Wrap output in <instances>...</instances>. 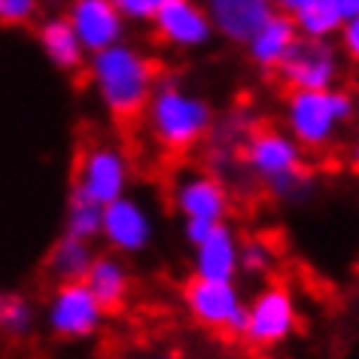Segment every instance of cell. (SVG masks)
<instances>
[{"label": "cell", "mask_w": 359, "mask_h": 359, "mask_svg": "<svg viewBox=\"0 0 359 359\" xmlns=\"http://www.w3.org/2000/svg\"><path fill=\"white\" fill-rule=\"evenodd\" d=\"M95 259H97V253H95L92 241L74 238L65 231V235L52 244L49 256H46V274L55 277L58 283H79V280H86Z\"/></svg>", "instance_id": "d6986e66"}, {"label": "cell", "mask_w": 359, "mask_h": 359, "mask_svg": "<svg viewBox=\"0 0 359 359\" xmlns=\"http://www.w3.org/2000/svg\"><path fill=\"white\" fill-rule=\"evenodd\" d=\"M116 6L122 10V15L128 22H149L158 15V10L168 4V0H113Z\"/></svg>", "instance_id": "cb8c5ba5"}, {"label": "cell", "mask_w": 359, "mask_h": 359, "mask_svg": "<svg viewBox=\"0 0 359 359\" xmlns=\"http://www.w3.org/2000/svg\"><path fill=\"white\" fill-rule=\"evenodd\" d=\"M107 308L97 302V295L88 290L86 280L79 283H58L52 292L49 308H46V323L58 338L67 341H83L97 335L104 323Z\"/></svg>", "instance_id": "ba28073f"}, {"label": "cell", "mask_w": 359, "mask_h": 359, "mask_svg": "<svg viewBox=\"0 0 359 359\" xmlns=\"http://www.w3.org/2000/svg\"><path fill=\"white\" fill-rule=\"evenodd\" d=\"M37 15V0H0L4 25H28Z\"/></svg>", "instance_id": "d4e9b609"}, {"label": "cell", "mask_w": 359, "mask_h": 359, "mask_svg": "<svg viewBox=\"0 0 359 359\" xmlns=\"http://www.w3.org/2000/svg\"><path fill=\"white\" fill-rule=\"evenodd\" d=\"M341 49L332 40H308L302 37L277 67V74L290 88H308V92H329L338 88V79L344 74L341 67Z\"/></svg>", "instance_id": "8992f818"}, {"label": "cell", "mask_w": 359, "mask_h": 359, "mask_svg": "<svg viewBox=\"0 0 359 359\" xmlns=\"http://www.w3.org/2000/svg\"><path fill=\"white\" fill-rule=\"evenodd\" d=\"M88 290L97 295V302L104 304L107 311H122L125 302H128L131 292V274L125 262L116 253H104L95 259V265L88 268L86 274Z\"/></svg>", "instance_id": "ac0fdd59"}, {"label": "cell", "mask_w": 359, "mask_h": 359, "mask_svg": "<svg viewBox=\"0 0 359 359\" xmlns=\"http://www.w3.org/2000/svg\"><path fill=\"white\" fill-rule=\"evenodd\" d=\"M152 359H183L180 353H158V356H152Z\"/></svg>", "instance_id": "f546056e"}, {"label": "cell", "mask_w": 359, "mask_h": 359, "mask_svg": "<svg viewBox=\"0 0 359 359\" xmlns=\"http://www.w3.org/2000/svg\"><path fill=\"white\" fill-rule=\"evenodd\" d=\"M338 49L350 65L359 67V15L344 22V28H341V34H338Z\"/></svg>", "instance_id": "484cf974"}, {"label": "cell", "mask_w": 359, "mask_h": 359, "mask_svg": "<svg viewBox=\"0 0 359 359\" xmlns=\"http://www.w3.org/2000/svg\"><path fill=\"white\" fill-rule=\"evenodd\" d=\"M183 304L198 326L222 332V335L229 332L231 320L247 308L241 302L235 280H204V277H192L183 286Z\"/></svg>", "instance_id": "8fae6325"}, {"label": "cell", "mask_w": 359, "mask_h": 359, "mask_svg": "<svg viewBox=\"0 0 359 359\" xmlns=\"http://www.w3.org/2000/svg\"><path fill=\"white\" fill-rule=\"evenodd\" d=\"M238 271H241V241L226 222H219L210 231V238L195 247V277L235 280Z\"/></svg>", "instance_id": "2e32d148"}, {"label": "cell", "mask_w": 359, "mask_h": 359, "mask_svg": "<svg viewBox=\"0 0 359 359\" xmlns=\"http://www.w3.org/2000/svg\"><path fill=\"white\" fill-rule=\"evenodd\" d=\"M217 226H219V222H210V219H183V238H186V244H192V247L204 244Z\"/></svg>", "instance_id": "4316f807"}, {"label": "cell", "mask_w": 359, "mask_h": 359, "mask_svg": "<svg viewBox=\"0 0 359 359\" xmlns=\"http://www.w3.org/2000/svg\"><path fill=\"white\" fill-rule=\"evenodd\" d=\"M277 265V250L268 238H244L241 241V271L247 277H265Z\"/></svg>", "instance_id": "603a6c76"}, {"label": "cell", "mask_w": 359, "mask_h": 359, "mask_svg": "<svg viewBox=\"0 0 359 359\" xmlns=\"http://www.w3.org/2000/svg\"><path fill=\"white\" fill-rule=\"evenodd\" d=\"M247 170L280 201H304L311 174L304 170V147L286 128H256L241 149Z\"/></svg>", "instance_id": "7a4b0ae2"}, {"label": "cell", "mask_w": 359, "mask_h": 359, "mask_svg": "<svg viewBox=\"0 0 359 359\" xmlns=\"http://www.w3.org/2000/svg\"><path fill=\"white\" fill-rule=\"evenodd\" d=\"M131 183V161L119 147H110V143H97V147H88L83 152L76 165V183L74 189H79L83 195H88L97 204H113L125 198Z\"/></svg>", "instance_id": "52a82bcc"}, {"label": "cell", "mask_w": 359, "mask_h": 359, "mask_svg": "<svg viewBox=\"0 0 359 359\" xmlns=\"http://www.w3.org/2000/svg\"><path fill=\"white\" fill-rule=\"evenodd\" d=\"M213 107L192 88L161 83L147 107V128L152 140L168 152H189L213 131Z\"/></svg>", "instance_id": "3957f363"}, {"label": "cell", "mask_w": 359, "mask_h": 359, "mask_svg": "<svg viewBox=\"0 0 359 359\" xmlns=\"http://www.w3.org/2000/svg\"><path fill=\"white\" fill-rule=\"evenodd\" d=\"M353 95L344 88H329V92L290 88L283 101V128L304 149H326L338 137L341 125L353 119Z\"/></svg>", "instance_id": "277c9868"}, {"label": "cell", "mask_w": 359, "mask_h": 359, "mask_svg": "<svg viewBox=\"0 0 359 359\" xmlns=\"http://www.w3.org/2000/svg\"><path fill=\"white\" fill-rule=\"evenodd\" d=\"M344 15L332 0H311L302 13H295V25L299 34L308 40H332L344 28Z\"/></svg>", "instance_id": "44dd1931"}, {"label": "cell", "mask_w": 359, "mask_h": 359, "mask_svg": "<svg viewBox=\"0 0 359 359\" xmlns=\"http://www.w3.org/2000/svg\"><path fill=\"white\" fill-rule=\"evenodd\" d=\"M37 43L49 65L65 70V74H74L88 61V49L83 46V40H79L67 15H52V19L43 22L37 31Z\"/></svg>", "instance_id": "e0dca14e"}, {"label": "cell", "mask_w": 359, "mask_h": 359, "mask_svg": "<svg viewBox=\"0 0 359 359\" xmlns=\"http://www.w3.org/2000/svg\"><path fill=\"white\" fill-rule=\"evenodd\" d=\"M311 0H274V6H277V13H286V15H295V13H302L304 6H308Z\"/></svg>", "instance_id": "83f0119b"}, {"label": "cell", "mask_w": 359, "mask_h": 359, "mask_svg": "<svg viewBox=\"0 0 359 359\" xmlns=\"http://www.w3.org/2000/svg\"><path fill=\"white\" fill-rule=\"evenodd\" d=\"M67 19L76 28L88 55L122 43L125 25H128V19L113 0H70Z\"/></svg>", "instance_id": "4fadbf2b"}, {"label": "cell", "mask_w": 359, "mask_h": 359, "mask_svg": "<svg viewBox=\"0 0 359 359\" xmlns=\"http://www.w3.org/2000/svg\"><path fill=\"white\" fill-rule=\"evenodd\" d=\"M0 326L10 338H25L37 326V311L22 292H4V299H0Z\"/></svg>", "instance_id": "7402d4cb"}, {"label": "cell", "mask_w": 359, "mask_h": 359, "mask_svg": "<svg viewBox=\"0 0 359 359\" xmlns=\"http://www.w3.org/2000/svg\"><path fill=\"white\" fill-rule=\"evenodd\" d=\"M250 308V326L244 341L256 350L280 347L283 341L292 338L299 326V304L286 283H268L265 290L256 292V299L247 304Z\"/></svg>", "instance_id": "5b68a950"}, {"label": "cell", "mask_w": 359, "mask_h": 359, "mask_svg": "<svg viewBox=\"0 0 359 359\" xmlns=\"http://www.w3.org/2000/svg\"><path fill=\"white\" fill-rule=\"evenodd\" d=\"M299 40H302V34H299V25H295V15L274 13L271 19L250 37V43L244 49H247V55L256 67L277 70Z\"/></svg>", "instance_id": "9a60e30c"}, {"label": "cell", "mask_w": 359, "mask_h": 359, "mask_svg": "<svg viewBox=\"0 0 359 359\" xmlns=\"http://www.w3.org/2000/svg\"><path fill=\"white\" fill-rule=\"evenodd\" d=\"M170 201H174V210L183 219L222 222L231 208L226 183H222L219 174H213V170H183V174L174 180Z\"/></svg>", "instance_id": "9c48e42d"}, {"label": "cell", "mask_w": 359, "mask_h": 359, "mask_svg": "<svg viewBox=\"0 0 359 359\" xmlns=\"http://www.w3.org/2000/svg\"><path fill=\"white\" fill-rule=\"evenodd\" d=\"M219 37L247 46L250 37L277 13L274 0H204Z\"/></svg>", "instance_id": "5bb4252c"}, {"label": "cell", "mask_w": 359, "mask_h": 359, "mask_svg": "<svg viewBox=\"0 0 359 359\" xmlns=\"http://www.w3.org/2000/svg\"><path fill=\"white\" fill-rule=\"evenodd\" d=\"M65 231L83 241H95L104 231V204L92 201L79 189H70L67 195V213H65Z\"/></svg>", "instance_id": "ffe728a7"}, {"label": "cell", "mask_w": 359, "mask_h": 359, "mask_svg": "<svg viewBox=\"0 0 359 359\" xmlns=\"http://www.w3.org/2000/svg\"><path fill=\"white\" fill-rule=\"evenodd\" d=\"M152 217L149 210L143 208V201L125 198L113 201L104 208V231L101 238L110 244L113 253H125V256H134V253H143L149 244H152Z\"/></svg>", "instance_id": "7c38bea8"}, {"label": "cell", "mask_w": 359, "mask_h": 359, "mask_svg": "<svg viewBox=\"0 0 359 359\" xmlns=\"http://www.w3.org/2000/svg\"><path fill=\"white\" fill-rule=\"evenodd\" d=\"M332 4L338 6L344 19H356V15H359V0H332Z\"/></svg>", "instance_id": "f1b7e54d"}, {"label": "cell", "mask_w": 359, "mask_h": 359, "mask_svg": "<svg viewBox=\"0 0 359 359\" xmlns=\"http://www.w3.org/2000/svg\"><path fill=\"white\" fill-rule=\"evenodd\" d=\"M88 83H92L97 101L107 113L131 119L137 113H147V107L156 95V67L140 49L128 43H116L110 49H101L88 55Z\"/></svg>", "instance_id": "6da1fadb"}, {"label": "cell", "mask_w": 359, "mask_h": 359, "mask_svg": "<svg viewBox=\"0 0 359 359\" xmlns=\"http://www.w3.org/2000/svg\"><path fill=\"white\" fill-rule=\"evenodd\" d=\"M152 28L161 43L183 52L204 49L217 34L204 0H168L152 19Z\"/></svg>", "instance_id": "30bf717a"}]
</instances>
